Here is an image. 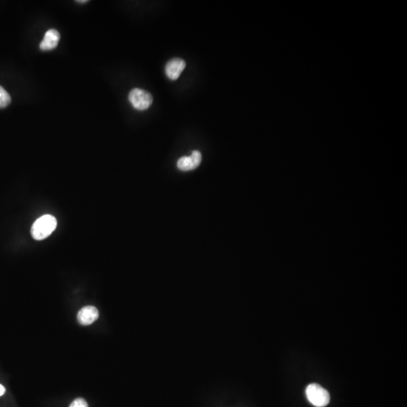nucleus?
Listing matches in <instances>:
<instances>
[{
    "label": "nucleus",
    "mask_w": 407,
    "mask_h": 407,
    "mask_svg": "<svg viewBox=\"0 0 407 407\" xmlns=\"http://www.w3.org/2000/svg\"><path fill=\"white\" fill-rule=\"evenodd\" d=\"M201 154L199 151L194 150L190 156H184L177 161V167L182 171L194 170L200 165L201 162Z\"/></svg>",
    "instance_id": "nucleus-4"
},
{
    "label": "nucleus",
    "mask_w": 407,
    "mask_h": 407,
    "mask_svg": "<svg viewBox=\"0 0 407 407\" xmlns=\"http://www.w3.org/2000/svg\"><path fill=\"white\" fill-rule=\"evenodd\" d=\"M88 1L85 0V1H76V3H80V4H84V3H88Z\"/></svg>",
    "instance_id": "nucleus-11"
},
{
    "label": "nucleus",
    "mask_w": 407,
    "mask_h": 407,
    "mask_svg": "<svg viewBox=\"0 0 407 407\" xmlns=\"http://www.w3.org/2000/svg\"><path fill=\"white\" fill-rule=\"evenodd\" d=\"M61 35L56 30H49L40 45L42 51H50L55 49L59 43Z\"/></svg>",
    "instance_id": "nucleus-7"
},
{
    "label": "nucleus",
    "mask_w": 407,
    "mask_h": 407,
    "mask_svg": "<svg viewBox=\"0 0 407 407\" xmlns=\"http://www.w3.org/2000/svg\"><path fill=\"white\" fill-rule=\"evenodd\" d=\"M58 221L50 215H43L37 219L31 228V236L35 240L41 241L50 236L56 230Z\"/></svg>",
    "instance_id": "nucleus-1"
},
{
    "label": "nucleus",
    "mask_w": 407,
    "mask_h": 407,
    "mask_svg": "<svg viewBox=\"0 0 407 407\" xmlns=\"http://www.w3.org/2000/svg\"><path fill=\"white\" fill-rule=\"evenodd\" d=\"M186 64L184 60L174 58L170 60L166 64L165 73L167 77L171 80H176L183 71Z\"/></svg>",
    "instance_id": "nucleus-5"
},
{
    "label": "nucleus",
    "mask_w": 407,
    "mask_h": 407,
    "mask_svg": "<svg viewBox=\"0 0 407 407\" xmlns=\"http://www.w3.org/2000/svg\"><path fill=\"white\" fill-rule=\"evenodd\" d=\"M128 98L133 107L138 110H147L151 107L153 101L150 93L137 88L131 90Z\"/></svg>",
    "instance_id": "nucleus-3"
},
{
    "label": "nucleus",
    "mask_w": 407,
    "mask_h": 407,
    "mask_svg": "<svg viewBox=\"0 0 407 407\" xmlns=\"http://www.w3.org/2000/svg\"><path fill=\"white\" fill-rule=\"evenodd\" d=\"M70 407H88V405L83 398H77L70 404Z\"/></svg>",
    "instance_id": "nucleus-9"
},
{
    "label": "nucleus",
    "mask_w": 407,
    "mask_h": 407,
    "mask_svg": "<svg viewBox=\"0 0 407 407\" xmlns=\"http://www.w3.org/2000/svg\"><path fill=\"white\" fill-rule=\"evenodd\" d=\"M11 96L6 91L5 88L0 86V108H5L11 103Z\"/></svg>",
    "instance_id": "nucleus-8"
},
{
    "label": "nucleus",
    "mask_w": 407,
    "mask_h": 407,
    "mask_svg": "<svg viewBox=\"0 0 407 407\" xmlns=\"http://www.w3.org/2000/svg\"><path fill=\"white\" fill-rule=\"evenodd\" d=\"M6 393V388L4 385L0 384V396H3Z\"/></svg>",
    "instance_id": "nucleus-10"
},
{
    "label": "nucleus",
    "mask_w": 407,
    "mask_h": 407,
    "mask_svg": "<svg viewBox=\"0 0 407 407\" xmlns=\"http://www.w3.org/2000/svg\"><path fill=\"white\" fill-rule=\"evenodd\" d=\"M99 318V312L97 308L91 305L82 308L77 315L78 321L79 324L84 326L90 325L95 322Z\"/></svg>",
    "instance_id": "nucleus-6"
},
{
    "label": "nucleus",
    "mask_w": 407,
    "mask_h": 407,
    "mask_svg": "<svg viewBox=\"0 0 407 407\" xmlns=\"http://www.w3.org/2000/svg\"><path fill=\"white\" fill-rule=\"evenodd\" d=\"M305 393L309 402L315 406L324 407L330 402V393L320 384L315 383L309 384L306 387Z\"/></svg>",
    "instance_id": "nucleus-2"
}]
</instances>
